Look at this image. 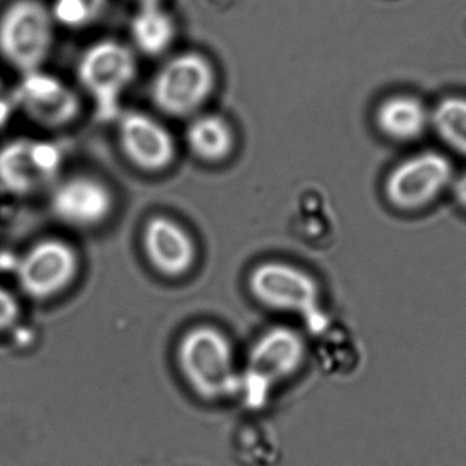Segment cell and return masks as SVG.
<instances>
[{
    "instance_id": "3",
    "label": "cell",
    "mask_w": 466,
    "mask_h": 466,
    "mask_svg": "<svg viewBox=\"0 0 466 466\" xmlns=\"http://www.w3.org/2000/svg\"><path fill=\"white\" fill-rule=\"evenodd\" d=\"M218 86V71L207 55L180 52L168 57L150 81V100L167 116L198 115Z\"/></svg>"
},
{
    "instance_id": "22",
    "label": "cell",
    "mask_w": 466,
    "mask_h": 466,
    "mask_svg": "<svg viewBox=\"0 0 466 466\" xmlns=\"http://www.w3.org/2000/svg\"><path fill=\"white\" fill-rule=\"evenodd\" d=\"M0 95H2V82H0Z\"/></svg>"
},
{
    "instance_id": "8",
    "label": "cell",
    "mask_w": 466,
    "mask_h": 466,
    "mask_svg": "<svg viewBox=\"0 0 466 466\" xmlns=\"http://www.w3.org/2000/svg\"><path fill=\"white\" fill-rule=\"evenodd\" d=\"M248 288L268 309L300 315L319 330L326 325L319 307V285L296 266L279 260L260 263L249 274Z\"/></svg>"
},
{
    "instance_id": "5",
    "label": "cell",
    "mask_w": 466,
    "mask_h": 466,
    "mask_svg": "<svg viewBox=\"0 0 466 466\" xmlns=\"http://www.w3.org/2000/svg\"><path fill=\"white\" fill-rule=\"evenodd\" d=\"M137 74L138 60L134 49L112 38L90 44L76 65L79 85L103 116L116 114L120 100L136 81Z\"/></svg>"
},
{
    "instance_id": "17",
    "label": "cell",
    "mask_w": 466,
    "mask_h": 466,
    "mask_svg": "<svg viewBox=\"0 0 466 466\" xmlns=\"http://www.w3.org/2000/svg\"><path fill=\"white\" fill-rule=\"evenodd\" d=\"M430 125L456 152L466 155V97L448 96L431 111Z\"/></svg>"
},
{
    "instance_id": "4",
    "label": "cell",
    "mask_w": 466,
    "mask_h": 466,
    "mask_svg": "<svg viewBox=\"0 0 466 466\" xmlns=\"http://www.w3.org/2000/svg\"><path fill=\"white\" fill-rule=\"evenodd\" d=\"M55 24L40 0H14L0 15V55L22 74L41 70L52 51Z\"/></svg>"
},
{
    "instance_id": "9",
    "label": "cell",
    "mask_w": 466,
    "mask_h": 466,
    "mask_svg": "<svg viewBox=\"0 0 466 466\" xmlns=\"http://www.w3.org/2000/svg\"><path fill=\"white\" fill-rule=\"evenodd\" d=\"M453 179V167L445 156L426 152L402 161L389 174L385 193L402 210H418L435 201Z\"/></svg>"
},
{
    "instance_id": "1",
    "label": "cell",
    "mask_w": 466,
    "mask_h": 466,
    "mask_svg": "<svg viewBox=\"0 0 466 466\" xmlns=\"http://www.w3.org/2000/svg\"><path fill=\"white\" fill-rule=\"evenodd\" d=\"M177 364L188 388L208 402L238 396L240 370L231 342L212 326L186 331L177 347Z\"/></svg>"
},
{
    "instance_id": "7",
    "label": "cell",
    "mask_w": 466,
    "mask_h": 466,
    "mask_svg": "<svg viewBox=\"0 0 466 466\" xmlns=\"http://www.w3.org/2000/svg\"><path fill=\"white\" fill-rule=\"evenodd\" d=\"M63 156L54 142L14 138L0 147V191L13 198L46 193L60 179Z\"/></svg>"
},
{
    "instance_id": "10",
    "label": "cell",
    "mask_w": 466,
    "mask_h": 466,
    "mask_svg": "<svg viewBox=\"0 0 466 466\" xmlns=\"http://www.w3.org/2000/svg\"><path fill=\"white\" fill-rule=\"evenodd\" d=\"M13 103L33 123L51 130L67 127L81 114L78 93L43 68L22 74Z\"/></svg>"
},
{
    "instance_id": "18",
    "label": "cell",
    "mask_w": 466,
    "mask_h": 466,
    "mask_svg": "<svg viewBox=\"0 0 466 466\" xmlns=\"http://www.w3.org/2000/svg\"><path fill=\"white\" fill-rule=\"evenodd\" d=\"M108 0H54L49 5L55 24L68 29H84L100 19Z\"/></svg>"
},
{
    "instance_id": "14",
    "label": "cell",
    "mask_w": 466,
    "mask_h": 466,
    "mask_svg": "<svg viewBox=\"0 0 466 466\" xmlns=\"http://www.w3.org/2000/svg\"><path fill=\"white\" fill-rule=\"evenodd\" d=\"M431 112L420 98L412 95H394L378 106L375 120L388 138L410 142L420 138L430 125Z\"/></svg>"
},
{
    "instance_id": "2",
    "label": "cell",
    "mask_w": 466,
    "mask_h": 466,
    "mask_svg": "<svg viewBox=\"0 0 466 466\" xmlns=\"http://www.w3.org/2000/svg\"><path fill=\"white\" fill-rule=\"evenodd\" d=\"M306 345L298 331L287 326L266 330L252 344L240 370L238 396L252 410L268 404L271 391L300 370Z\"/></svg>"
},
{
    "instance_id": "16",
    "label": "cell",
    "mask_w": 466,
    "mask_h": 466,
    "mask_svg": "<svg viewBox=\"0 0 466 466\" xmlns=\"http://www.w3.org/2000/svg\"><path fill=\"white\" fill-rule=\"evenodd\" d=\"M194 156L205 163H220L232 153L235 137L231 125L220 115H197L186 131Z\"/></svg>"
},
{
    "instance_id": "21",
    "label": "cell",
    "mask_w": 466,
    "mask_h": 466,
    "mask_svg": "<svg viewBox=\"0 0 466 466\" xmlns=\"http://www.w3.org/2000/svg\"><path fill=\"white\" fill-rule=\"evenodd\" d=\"M131 2L141 7V5H163L164 0H131Z\"/></svg>"
},
{
    "instance_id": "15",
    "label": "cell",
    "mask_w": 466,
    "mask_h": 466,
    "mask_svg": "<svg viewBox=\"0 0 466 466\" xmlns=\"http://www.w3.org/2000/svg\"><path fill=\"white\" fill-rule=\"evenodd\" d=\"M128 32L134 52L147 57H158L174 46L177 27L174 16L163 5H149L137 8Z\"/></svg>"
},
{
    "instance_id": "19",
    "label": "cell",
    "mask_w": 466,
    "mask_h": 466,
    "mask_svg": "<svg viewBox=\"0 0 466 466\" xmlns=\"http://www.w3.org/2000/svg\"><path fill=\"white\" fill-rule=\"evenodd\" d=\"M21 318L22 304L18 295L5 285H0V334L15 328Z\"/></svg>"
},
{
    "instance_id": "13",
    "label": "cell",
    "mask_w": 466,
    "mask_h": 466,
    "mask_svg": "<svg viewBox=\"0 0 466 466\" xmlns=\"http://www.w3.org/2000/svg\"><path fill=\"white\" fill-rule=\"evenodd\" d=\"M144 249L150 265L163 276L177 279L191 270L197 247L190 233L171 218H150L144 229Z\"/></svg>"
},
{
    "instance_id": "11",
    "label": "cell",
    "mask_w": 466,
    "mask_h": 466,
    "mask_svg": "<svg viewBox=\"0 0 466 466\" xmlns=\"http://www.w3.org/2000/svg\"><path fill=\"white\" fill-rule=\"evenodd\" d=\"M48 196L49 212L68 228H97L114 210V196L108 186L87 175L60 177Z\"/></svg>"
},
{
    "instance_id": "20",
    "label": "cell",
    "mask_w": 466,
    "mask_h": 466,
    "mask_svg": "<svg viewBox=\"0 0 466 466\" xmlns=\"http://www.w3.org/2000/svg\"><path fill=\"white\" fill-rule=\"evenodd\" d=\"M454 196L459 204L466 209V174L457 180L456 186H454Z\"/></svg>"
},
{
    "instance_id": "12",
    "label": "cell",
    "mask_w": 466,
    "mask_h": 466,
    "mask_svg": "<svg viewBox=\"0 0 466 466\" xmlns=\"http://www.w3.org/2000/svg\"><path fill=\"white\" fill-rule=\"evenodd\" d=\"M117 137L126 157L142 171H164L174 163L177 147L172 134L147 112L120 115Z\"/></svg>"
},
{
    "instance_id": "6",
    "label": "cell",
    "mask_w": 466,
    "mask_h": 466,
    "mask_svg": "<svg viewBox=\"0 0 466 466\" xmlns=\"http://www.w3.org/2000/svg\"><path fill=\"white\" fill-rule=\"evenodd\" d=\"M81 259L76 247L60 238L30 244L15 266L19 292L37 303L55 300L78 279Z\"/></svg>"
}]
</instances>
